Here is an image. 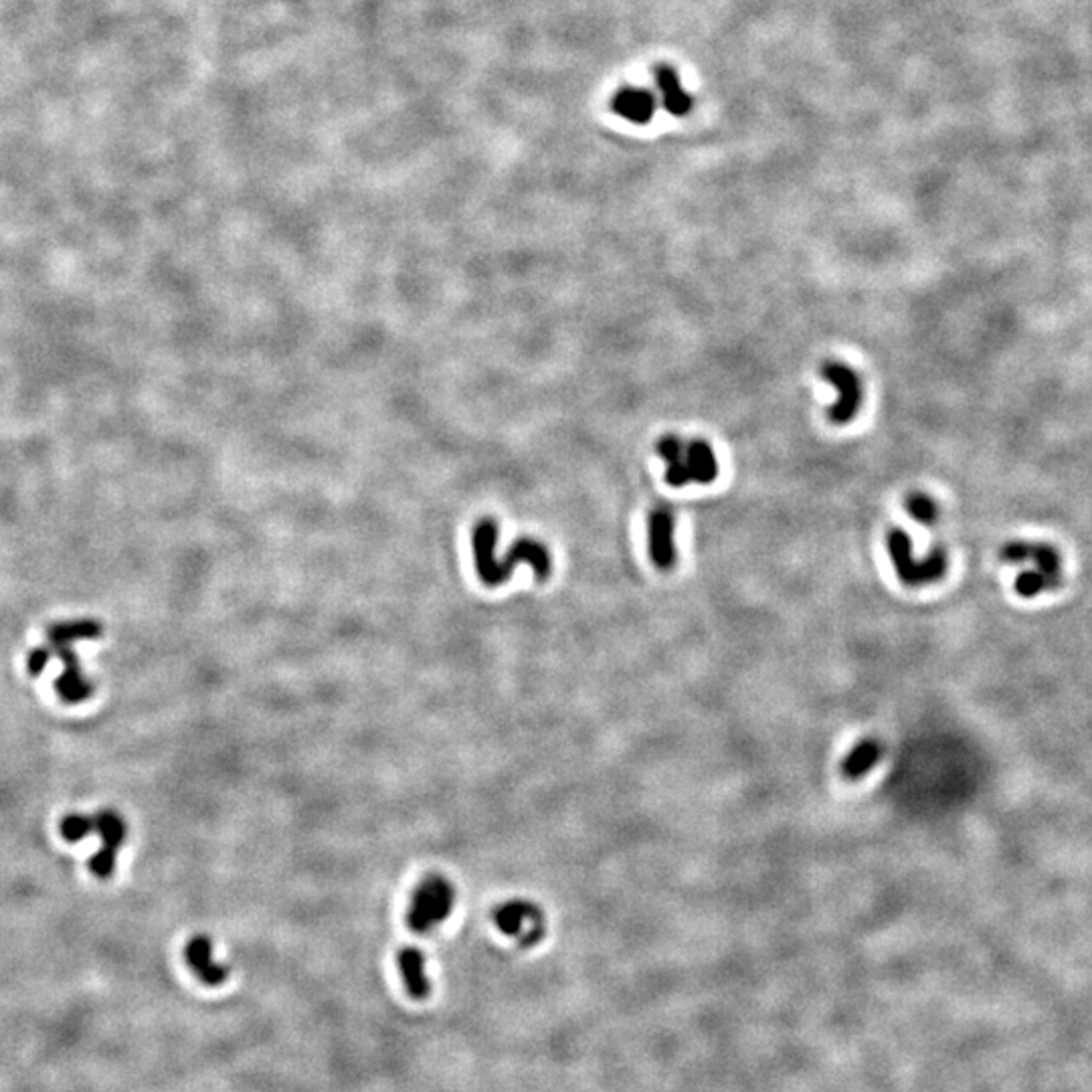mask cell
I'll list each match as a JSON object with an SVG mask.
<instances>
[{
	"instance_id": "obj_1",
	"label": "cell",
	"mask_w": 1092,
	"mask_h": 1092,
	"mask_svg": "<svg viewBox=\"0 0 1092 1092\" xmlns=\"http://www.w3.org/2000/svg\"><path fill=\"white\" fill-rule=\"evenodd\" d=\"M496 540H498V528L492 520H484V522H480L473 528L471 544H473L475 571H477V575H480L484 585H488V587L504 585L506 579L512 575V571L520 563H526L540 581L551 577L553 559H551L549 551H546L540 542L522 538V540L512 544V549L508 551V555L504 559L498 561L494 557Z\"/></svg>"
},
{
	"instance_id": "obj_2",
	"label": "cell",
	"mask_w": 1092,
	"mask_h": 1092,
	"mask_svg": "<svg viewBox=\"0 0 1092 1092\" xmlns=\"http://www.w3.org/2000/svg\"><path fill=\"white\" fill-rule=\"evenodd\" d=\"M656 451L666 463L664 477L672 488H686L692 482L706 486L718 477L716 453L704 439L684 441L668 433L660 437Z\"/></svg>"
},
{
	"instance_id": "obj_3",
	"label": "cell",
	"mask_w": 1092,
	"mask_h": 1092,
	"mask_svg": "<svg viewBox=\"0 0 1092 1092\" xmlns=\"http://www.w3.org/2000/svg\"><path fill=\"white\" fill-rule=\"evenodd\" d=\"M886 551L895 565V571L905 587H927L941 581L947 573V553L933 549L929 557L915 559L913 540L903 528H893L886 534Z\"/></svg>"
},
{
	"instance_id": "obj_4",
	"label": "cell",
	"mask_w": 1092,
	"mask_h": 1092,
	"mask_svg": "<svg viewBox=\"0 0 1092 1092\" xmlns=\"http://www.w3.org/2000/svg\"><path fill=\"white\" fill-rule=\"evenodd\" d=\"M455 891L443 876L425 878L411 899L407 925L415 933H429L441 925L453 911Z\"/></svg>"
},
{
	"instance_id": "obj_5",
	"label": "cell",
	"mask_w": 1092,
	"mask_h": 1092,
	"mask_svg": "<svg viewBox=\"0 0 1092 1092\" xmlns=\"http://www.w3.org/2000/svg\"><path fill=\"white\" fill-rule=\"evenodd\" d=\"M819 375L832 383V387L838 393V399L828 409V417L834 425H848L852 419L860 413L862 399H864V383L862 377L846 363L830 361L822 369Z\"/></svg>"
},
{
	"instance_id": "obj_6",
	"label": "cell",
	"mask_w": 1092,
	"mask_h": 1092,
	"mask_svg": "<svg viewBox=\"0 0 1092 1092\" xmlns=\"http://www.w3.org/2000/svg\"><path fill=\"white\" fill-rule=\"evenodd\" d=\"M494 923L504 935L516 937L524 947L538 943L544 935L542 913L528 901H508L500 905L494 913Z\"/></svg>"
},
{
	"instance_id": "obj_7",
	"label": "cell",
	"mask_w": 1092,
	"mask_h": 1092,
	"mask_svg": "<svg viewBox=\"0 0 1092 1092\" xmlns=\"http://www.w3.org/2000/svg\"><path fill=\"white\" fill-rule=\"evenodd\" d=\"M648 555L658 571H672L676 565V516L666 504H658L648 514Z\"/></svg>"
},
{
	"instance_id": "obj_8",
	"label": "cell",
	"mask_w": 1092,
	"mask_h": 1092,
	"mask_svg": "<svg viewBox=\"0 0 1092 1092\" xmlns=\"http://www.w3.org/2000/svg\"><path fill=\"white\" fill-rule=\"evenodd\" d=\"M1001 561L1011 563V565L1030 563L1032 569L1040 571V573H1042L1044 577H1048L1056 587L1060 585L1062 563H1060V555L1056 553V549H1052L1050 544H1044V542H1023V540L1009 542V544H1005L1003 549H1001Z\"/></svg>"
},
{
	"instance_id": "obj_9",
	"label": "cell",
	"mask_w": 1092,
	"mask_h": 1092,
	"mask_svg": "<svg viewBox=\"0 0 1092 1092\" xmlns=\"http://www.w3.org/2000/svg\"><path fill=\"white\" fill-rule=\"evenodd\" d=\"M55 652V656L63 662V674L57 678L55 688L63 702L67 704H80L86 702L94 694L92 682L86 680L82 672V664L78 660V654L72 650L70 644H49Z\"/></svg>"
},
{
	"instance_id": "obj_10",
	"label": "cell",
	"mask_w": 1092,
	"mask_h": 1092,
	"mask_svg": "<svg viewBox=\"0 0 1092 1092\" xmlns=\"http://www.w3.org/2000/svg\"><path fill=\"white\" fill-rule=\"evenodd\" d=\"M184 957L194 975L207 985H221L229 977V969L213 959V943L209 937L196 935L188 941Z\"/></svg>"
},
{
	"instance_id": "obj_11",
	"label": "cell",
	"mask_w": 1092,
	"mask_h": 1092,
	"mask_svg": "<svg viewBox=\"0 0 1092 1092\" xmlns=\"http://www.w3.org/2000/svg\"><path fill=\"white\" fill-rule=\"evenodd\" d=\"M397 963H399V971L405 981L407 993L415 999L427 997L431 991V985L425 973V955L415 947H405L397 955Z\"/></svg>"
},
{
	"instance_id": "obj_12",
	"label": "cell",
	"mask_w": 1092,
	"mask_h": 1092,
	"mask_svg": "<svg viewBox=\"0 0 1092 1092\" xmlns=\"http://www.w3.org/2000/svg\"><path fill=\"white\" fill-rule=\"evenodd\" d=\"M882 753H884V748H882L880 740H876V738L860 740L840 765V771H842L844 779H848V781L864 779L880 763Z\"/></svg>"
},
{
	"instance_id": "obj_13",
	"label": "cell",
	"mask_w": 1092,
	"mask_h": 1092,
	"mask_svg": "<svg viewBox=\"0 0 1092 1092\" xmlns=\"http://www.w3.org/2000/svg\"><path fill=\"white\" fill-rule=\"evenodd\" d=\"M102 634H104V628L96 620H74V622L53 624L47 628V640L53 646L72 644L78 640H98L102 638Z\"/></svg>"
},
{
	"instance_id": "obj_14",
	"label": "cell",
	"mask_w": 1092,
	"mask_h": 1092,
	"mask_svg": "<svg viewBox=\"0 0 1092 1092\" xmlns=\"http://www.w3.org/2000/svg\"><path fill=\"white\" fill-rule=\"evenodd\" d=\"M94 832H98L102 836L106 848L116 850V852L126 840L124 819L112 809H102L94 815Z\"/></svg>"
},
{
	"instance_id": "obj_15",
	"label": "cell",
	"mask_w": 1092,
	"mask_h": 1092,
	"mask_svg": "<svg viewBox=\"0 0 1092 1092\" xmlns=\"http://www.w3.org/2000/svg\"><path fill=\"white\" fill-rule=\"evenodd\" d=\"M616 110L630 118V120H636V122H644L650 118L652 114V100L646 96V94H638V92H628V94H622L618 100H616Z\"/></svg>"
},
{
	"instance_id": "obj_16",
	"label": "cell",
	"mask_w": 1092,
	"mask_h": 1092,
	"mask_svg": "<svg viewBox=\"0 0 1092 1092\" xmlns=\"http://www.w3.org/2000/svg\"><path fill=\"white\" fill-rule=\"evenodd\" d=\"M905 508L921 524H933L939 518L937 502L929 494H923V492L909 494L907 500H905Z\"/></svg>"
},
{
	"instance_id": "obj_17",
	"label": "cell",
	"mask_w": 1092,
	"mask_h": 1092,
	"mask_svg": "<svg viewBox=\"0 0 1092 1092\" xmlns=\"http://www.w3.org/2000/svg\"><path fill=\"white\" fill-rule=\"evenodd\" d=\"M94 832V817L72 813L61 819V836L67 842H80Z\"/></svg>"
},
{
	"instance_id": "obj_18",
	"label": "cell",
	"mask_w": 1092,
	"mask_h": 1092,
	"mask_svg": "<svg viewBox=\"0 0 1092 1092\" xmlns=\"http://www.w3.org/2000/svg\"><path fill=\"white\" fill-rule=\"evenodd\" d=\"M660 84H662V90L666 94V104L672 112H684L688 108V98L682 94L676 78L672 76V72H660Z\"/></svg>"
},
{
	"instance_id": "obj_19",
	"label": "cell",
	"mask_w": 1092,
	"mask_h": 1092,
	"mask_svg": "<svg viewBox=\"0 0 1092 1092\" xmlns=\"http://www.w3.org/2000/svg\"><path fill=\"white\" fill-rule=\"evenodd\" d=\"M116 850H110V848H102L100 852H96L90 860V868L92 872L100 878V880H108L114 870H116Z\"/></svg>"
},
{
	"instance_id": "obj_20",
	"label": "cell",
	"mask_w": 1092,
	"mask_h": 1092,
	"mask_svg": "<svg viewBox=\"0 0 1092 1092\" xmlns=\"http://www.w3.org/2000/svg\"><path fill=\"white\" fill-rule=\"evenodd\" d=\"M55 656L53 648L51 646H39L35 648L31 654H29V660H27V670L31 676H39L45 666L49 664V660Z\"/></svg>"
}]
</instances>
